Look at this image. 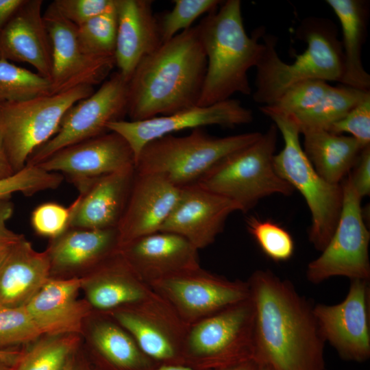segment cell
I'll list each match as a JSON object with an SVG mask.
<instances>
[{
    "label": "cell",
    "mask_w": 370,
    "mask_h": 370,
    "mask_svg": "<svg viewBox=\"0 0 370 370\" xmlns=\"http://www.w3.org/2000/svg\"><path fill=\"white\" fill-rule=\"evenodd\" d=\"M245 223L248 232L269 258L280 262L293 256L295 243L286 229L270 220H262L253 215L246 219Z\"/></svg>",
    "instance_id": "cell-35"
},
{
    "label": "cell",
    "mask_w": 370,
    "mask_h": 370,
    "mask_svg": "<svg viewBox=\"0 0 370 370\" xmlns=\"http://www.w3.org/2000/svg\"><path fill=\"white\" fill-rule=\"evenodd\" d=\"M119 253L145 283L199 267L198 249L182 236L157 232L122 245Z\"/></svg>",
    "instance_id": "cell-21"
},
{
    "label": "cell",
    "mask_w": 370,
    "mask_h": 370,
    "mask_svg": "<svg viewBox=\"0 0 370 370\" xmlns=\"http://www.w3.org/2000/svg\"><path fill=\"white\" fill-rule=\"evenodd\" d=\"M341 184L343 205L335 230L319 256L307 266L306 279L314 284L336 276L370 279V232L364 220L362 198L348 175Z\"/></svg>",
    "instance_id": "cell-10"
},
{
    "label": "cell",
    "mask_w": 370,
    "mask_h": 370,
    "mask_svg": "<svg viewBox=\"0 0 370 370\" xmlns=\"http://www.w3.org/2000/svg\"><path fill=\"white\" fill-rule=\"evenodd\" d=\"M302 134L306 156L317 173L332 184L343 182L366 147L350 136L328 130H312Z\"/></svg>",
    "instance_id": "cell-30"
},
{
    "label": "cell",
    "mask_w": 370,
    "mask_h": 370,
    "mask_svg": "<svg viewBox=\"0 0 370 370\" xmlns=\"http://www.w3.org/2000/svg\"><path fill=\"white\" fill-rule=\"evenodd\" d=\"M262 133L212 136L202 128L185 136L168 134L147 143L135 162L138 174H158L182 188L196 184L226 156L258 140Z\"/></svg>",
    "instance_id": "cell-6"
},
{
    "label": "cell",
    "mask_w": 370,
    "mask_h": 370,
    "mask_svg": "<svg viewBox=\"0 0 370 370\" xmlns=\"http://www.w3.org/2000/svg\"><path fill=\"white\" fill-rule=\"evenodd\" d=\"M369 280H352L345 298L334 305L317 304L312 311L325 343L347 361L370 358Z\"/></svg>",
    "instance_id": "cell-14"
},
{
    "label": "cell",
    "mask_w": 370,
    "mask_h": 370,
    "mask_svg": "<svg viewBox=\"0 0 370 370\" xmlns=\"http://www.w3.org/2000/svg\"><path fill=\"white\" fill-rule=\"evenodd\" d=\"M82 337L88 357L99 370H155L159 366L106 313L93 310L84 323Z\"/></svg>",
    "instance_id": "cell-22"
},
{
    "label": "cell",
    "mask_w": 370,
    "mask_h": 370,
    "mask_svg": "<svg viewBox=\"0 0 370 370\" xmlns=\"http://www.w3.org/2000/svg\"><path fill=\"white\" fill-rule=\"evenodd\" d=\"M117 33L114 52L118 72L129 81L138 64L162 44L152 1L115 0Z\"/></svg>",
    "instance_id": "cell-27"
},
{
    "label": "cell",
    "mask_w": 370,
    "mask_h": 370,
    "mask_svg": "<svg viewBox=\"0 0 370 370\" xmlns=\"http://www.w3.org/2000/svg\"><path fill=\"white\" fill-rule=\"evenodd\" d=\"M207 58L196 26L163 42L137 66L128 81L130 121L169 115L197 106Z\"/></svg>",
    "instance_id": "cell-2"
},
{
    "label": "cell",
    "mask_w": 370,
    "mask_h": 370,
    "mask_svg": "<svg viewBox=\"0 0 370 370\" xmlns=\"http://www.w3.org/2000/svg\"><path fill=\"white\" fill-rule=\"evenodd\" d=\"M278 134L273 123L255 142L221 159L196 184L232 201L242 212L272 195H291L293 188L273 165Z\"/></svg>",
    "instance_id": "cell-5"
},
{
    "label": "cell",
    "mask_w": 370,
    "mask_h": 370,
    "mask_svg": "<svg viewBox=\"0 0 370 370\" xmlns=\"http://www.w3.org/2000/svg\"><path fill=\"white\" fill-rule=\"evenodd\" d=\"M348 177L360 197L370 194V145L365 147Z\"/></svg>",
    "instance_id": "cell-44"
},
{
    "label": "cell",
    "mask_w": 370,
    "mask_h": 370,
    "mask_svg": "<svg viewBox=\"0 0 370 370\" xmlns=\"http://www.w3.org/2000/svg\"><path fill=\"white\" fill-rule=\"evenodd\" d=\"M14 173L0 134V180L6 179Z\"/></svg>",
    "instance_id": "cell-47"
},
{
    "label": "cell",
    "mask_w": 370,
    "mask_h": 370,
    "mask_svg": "<svg viewBox=\"0 0 370 370\" xmlns=\"http://www.w3.org/2000/svg\"><path fill=\"white\" fill-rule=\"evenodd\" d=\"M135 166L93 180L73 202L71 228H117L135 177Z\"/></svg>",
    "instance_id": "cell-25"
},
{
    "label": "cell",
    "mask_w": 370,
    "mask_h": 370,
    "mask_svg": "<svg viewBox=\"0 0 370 370\" xmlns=\"http://www.w3.org/2000/svg\"><path fill=\"white\" fill-rule=\"evenodd\" d=\"M53 3L62 16L79 26L109 10L114 0H55Z\"/></svg>",
    "instance_id": "cell-42"
},
{
    "label": "cell",
    "mask_w": 370,
    "mask_h": 370,
    "mask_svg": "<svg viewBox=\"0 0 370 370\" xmlns=\"http://www.w3.org/2000/svg\"><path fill=\"white\" fill-rule=\"evenodd\" d=\"M340 22L344 71L340 84L369 91L370 75L362 61V49L365 41L368 8L361 0H327Z\"/></svg>",
    "instance_id": "cell-29"
},
{
    "label": "cell",
    "mask_w": 370,
    "mask_h": 370,
    "mask_svg": "<svg viewBox=\"0 0 370 370\" xmlns=\"http://www.w3.org/2000/svg\"><path fill=\"white\" fill-rule=\"evenodd\" d=\"M36 165L66 176L81 191L98 177L135 166V156L121 135L108 132L59 149Z\"/></svg>",
    "instance_id": "cell-17"
},
{
    "label": "cell",
    "mask_w": 370,
    "mask_h": 370,
    "mask_svg": "<svg viewBox=\"0 0 370 370\" xmlns=\"http://www.w3.org/2000/svg\"><path fill=\"white\" fill-rule=\"evenodd\" d=\"M180 193V188L162 175L136 173L117 227L120 247L139 237L159 232L174 208Z\"/></svg>",
    "instance_id": "cell-20"
},
{
    "label": "cell",
    "mask_w": 370,
    "mask_h": 370,
    "mask_svg": "<svg viewBox=\"0 0 370 370\" xmlns=\"http://www.w3.org/2000/svg\"><path fill=\"white\" fill-rule=\"evenodd\" d=\"M23 351L22 349L0 351V358H2L12 364H14Z\"/></svg>",
    "instance_id": "cell-49"
},
{
    "label": "cell",
    "mask_w": 370,
    "mask_h": 370,
    "mask_svg": "<svg viewBox=\"0 0 370 370\" xmlns=\"http://www.w3.org/2000/svg\"><path fill=\"white\" fill-rule=\"evenodd\" d=\"M82 343L79 334L42 335L23 349L12 370H62Z\"/></svg>",
    "instance_id": "cell-32"
},
{
    "label": "cell",
    "mask_w": 370,
    "mask_h": 370,
    "mask_svg": "<svg viewBox=\"0 0 370 370\" xmlns=\"http://www.w3.org/2000/svg\"><path fill=\"white\" fill-rule=\"evenodd\" d=\"M49 278L46 250H35L25 237L0 266V306H25Z\"/></svg>",
    "instance_id": "cell-28"
},
{
    "label": "cell",
    "mask_w": 370,
    "mask_h": 370,
    "mask_svg": "<svg viewBox=\"0 0 370 370\" xmlns=\"http://www.w3.org/2000/svg\"><path fill=\"white\" fill-rule=\"evenodd\" d=\"M24 0H0V32Z\"/></svg>",
    "instance_id": "cell-46"
},
{
    "label": "cell",
    "mask_w": 370,
    "mask_h": 370,
    "mask_svg": "<svg viewBox=\"0 0 370 370\" xmlns=\"http://www.w3.org/2000/svg\"><path fill=\"white\" fill-rule=\"evenodd\" d=\"M369 96L370 91L341 84L331 86L323 97L312 108L295 115L285 116L293 120L300 134L312 130H328L334 123L342 119Z\"/></svg>",
    "instance_id": "cell-31"
},
{
    "label": "cell",
    "mask_w": 370,
    "mask_h": 370,
    "mask_svg": "<svg viewBox=\"0 0 370 370\" xmlns=\"http://www.w3.org/2000/svg\"><path fill=\"white\" fill-rule=\"evenodd\" d=\"M254 312V360L274 370H325L313 306L292 282L258 269L247 280Z\"/></svg>",
    "instance_id": "cell-1"
},
{
    "label": "cell",
    "mask_w": 370,
    "mask_h": 370,
    "mask_svg": "<svg viewBox=\"0 0 370 370\" xmlns=\"http://www.w3.org/2000/svg\"><path fill=\"white\" fill-rule=\"evenodd\" d=\"M77 27L79 45L86 54L114 58L117 33L115 0L109 10Z\"/></svg>",
    "instance_id": "cell-34"
},
{
    "label": "cell",
    "mask_w": 370,
    "mask_h": 370,
    "mask_svg": "<svg viewBox=\"0 0 370 370\" xmlns=\"http://www.w3.org/2000/svg\"><path fill=\"white\" fill-rule=\"evenodd\" d=\"M155 370H195L187 366L180 365H161Z\"/></svg>",
    "instance_id": "cell-50"
},
{
    "label": "cell",
    "mask_w": 370,
    "mask_h": 370,
    "mask_svg": "<svg viewBox=\"0 0 370 370\" xmlns=\"http://www.w3.org/2000/svg\"><path fill=\"white\" fill-rule=\"evenodd\" d=\"M296 36L307 45L303 53L288 64L278 56L277 38L264 34V51L256 68L252 97L262 106L273 103L291 86L308 80L341 82L344 71L341 42L336 25L321 17L304 18Z\"/></svg>",
    "instance_id": "cell-4"
},
{
    "label": "cell",
    "mask_w": 370,
    "mask_h": 370,
    "mask_svg": "<svg viewBox=\"0 0 370 370\" xmlns=\"http://www.w3.org/2000/svg\"><path fill=\"white\" fill-rule=\"evenodd\" d=\"M63 180L60 173L45 171L37 165H25L10 177L0 180V198L11 197L14 193L32 196L40 191L53 190Z\"/></svg>",
    "instance_id": "cell-39"
},
{
    "label": "cell",
    "mask_w": 370,
    "mask_h": 370,
    "mask_svg": "<svg viewBox=\"0 0 370 370\" xmlns=\"http://www.w3.org/2000/svg\"><path fill=\"white\" fill-rule=\"evenodd\" d=\"M260 370H274L271 367L265 365H260Z\"/></svg>",
    "instance_id": "cell-52"
},
{
    "label": "cell",
    "mask_w": 370,
    "mask_h": 370,
    "mask_svg": "<svg viewBox=\"0 0 370 370\" xmlns=\"http://www.w3.org/2000/svg\"><path fill=\"white\" fill-rule=\"evenodd\" d=\"M62 370H99L89 359L82 345L75 351Z\"/></svg>",
    "instance_id": "cell-45"
},
{
    "label": "cell",
    "mask_w": 370,
    "mask_h": 370,
    "mask_svg": "<svg viewBox=\"0 0 370 370\" xmlns=\"http://www.w3.org/2000/svg\"><path fill=\"white\" fill-rule=\"evenodd\" d=\"M214 370H260V366L255 360L249 359Z\"/></svg>",
    "instance_id": "cell-48"
},
{
    "label": "cell",
    "mask_w": 370,
    "mask_h": 370,
    "mask_svg": "<svg viewBox=\"0 0 370 370\" xmlns=\"http://www.w3.org/2000/svg\"><path fill=\"white\" fill-rule=\"evenodd\" d=\"M173 9L157 18L162 43L191 27L201 15L217 10L221 4L219 0H175Z\"/></svg>",
    "instance_id": "cell-38"
},
{
    "label": "cell",
    "mask_w": 370,
    "mask_h": 370,
    "mask_svg": "<svg viewBox=\"0 0 370 370\" xmlns=\"http://www.w3.org/2000/svg\"><path fill=\"white\" fill-rule=\"evenodd\" d=\"M80 278H49L25 306L42 335L79 334L94 310L79 298Z\"/></svg>",
    "instance_id": "cell-23"
},
{
    "label": "cell",
    "mask_w": 370,
    "mask_h": 370,
    "mask_svg": "<svg viewBox=\"0 0 370 370\" xmlns=\"http://www.w3.org/2000/svg\"><path fill=\"white\" fill-rule=\"evenodd\" d=\"M334 134L347 133L363 147L370 145V96L354 107L328 130Z\"/></svg>",
    "instance_id": "cell-41"
},
{
    "label": "cell",
    "mask_w": 370,
    "mask_h": 370,
    "mask_svg": "<svg viewBox=\"0 0 370 370\" xmlns=\"http://www.w3.org/2000/svg\"><path fill=\"white\" fill-rule=\"evenodd\" d=\"M80 280L84 299L94 310L101 312L143 302L156 294L119 251Z\"/></svg>",
    "instance_id": "cell-26"
},
{
    "label": "cell",
    "mask_w": 370,
    "mask_h": 370,
    "mask_svg": "<svg viewBox=\"0 0 370 370\" xmlns=\"http://www.w3.org/2000/svg\"><path fill=\"white\" fill-rule=\"evenodd\" d=\"M127 96L128 82L114 73L66 111L56 133L32 153L26 165H36L59 149L108 132V123L127 114Z\"/></svg>",
    "instance_id": "cell-11"
},
{
    "label": "cell",
    "mask_w": 370,
    "mask_h": 370,
    "mask_svg": "<svg viewBox=\"0 0 370 370\" xmlns=\"http://www.w3.org/2000/svg\"><path fill=\"white\" fill-rule=\"evenodd\" d=\"M72 212V204L66 208L55 202H46L33 210L31 224L37 234L53 239L70 228Z\"/></svg>",
    "instance_id": "cell-40"
},
{
    "label": "cell",
    "mask_w": 370,
    "mask_h": 370,
    "mask_svg": "<svg viewBox=\"0 0 370 370\" xmlns=\"http://www.w3.org/2000/svg\"><path fill=\"white\" fill-rule=\"evenodd\" d=\"M13 365L14 364L0 358V370H12Z\"/></svg>",
    "instance_id": "cell-51"
},
{
    "label": "cell",
    "mask_w": 370,
    "mask_h": 370,
    "mask_svg": "<svg viewBox=\"0 0 370 370\" xmlns=\"http://www.w3.org/2000/svg\"><path fill=\"white\" fill-rule=\"evenodd\" d=\"M253 112L241 101L229 99L207 106H195L175 113L141 121L119 120L108 124V132L121 135L130 145L136 160L149 142L173 132L208 125L234 127L250 123Z\"/></svg>",
    "instance_id": "cell-16"
},
{
    "label": "cell",
    "mask_w": 370,
    "mask_h": 370,
    "mask_svg": "<svg viewBox=\"0 0 370 370\" xmlns=\"http://www.w3.org/2000/svg\"><path fill=\"white\" fill-rule=\"evenodd\" d=\"M117 228L90 230L70 227L51 239L45 249L50 278H81L119 252Z\"/></svg>",
    "instance_id": "cell-19"
},
{
    "label": "cell",
    "mask_w": 370,
    "mask_h": 370,
    "mask_svg": "<svg viewBox=\"0 0 370 370\" xmlns=\"http://www.w3.org/2000/svg\"><path fill=\"white\" fill-rule=\"evenodd\" d=\"M280 132L284 147L273 158L278 174L304 197L311 215L308 240L321 251L330 241L341 212V183L332 184L315 171L301 147L300 132L288 116L267 113Z\"/></svg>",
    "instance_id": "cell-7"
},
{
    "label": "cell",
    "mask_w": 370,
    "mask_h": 370,
    "mask_svg": "<svg viewBox=\"0 0 370 370\" xmlns=\"http://www.w3.org/2000/svg\"><path fill=\"white\" fill-rule=\"evenodd\" d=\"M94 92L81 86L52 95L0 103V134L15 173L32 153L56 133L66 111Z\"/></svg>",
    "instance_id": "cell-9"
},
{
    "label": "cell",
    "mask_w": 370,
    "mask_h": 370,
    "mask_svg": "<svg viewBox=\"0 0 370 370\" xmlns=\"http://www.w3.org/2000/svg\"><path fill=\"white\" fill-rule=\"evenodd\" d=\"M51 95L48 79L0 58V103Z\"/></svg>",
    "instance_id": "cell-33"
},
{
    "label": "cell",
    "mask_w": 370,
    "mask_h": 370,
    "mask_svg": "<svg viewBox=\"0 0 370 370\" xmlns=\"http://www.w3.org/2000/svg\"><path fill=\"white\" fill-rule=\"evenodd\" d=\"M149 286L187 325L249 297L247 281L230 280L200 267L160 279Z\"/></svg>",
    "instance_id": "cell-12"
},
{
    "label": "cell",
    "mask_w": 370,
    "mask_h": 370,
    "mask_svg": "<svg viewBox=\"0 0 370 370\" xmlns=\"http://www.w3.org/2000/svg\"><path fill=\"white\" fill-rule=\"evenodd\" d=\"M43 18L52 45L51 94L103 83L115 66L114 58L86 54L78 41L77 27L62 16L53 2Z\"/></svg>",
    "instance_id": "cell-15"
},
{
    "label": "cell",
    "mask_w": 370,
    "mask_h": 370,
    "mask_svg": "<svg viewBox=\"0 0 370 370\" xmlns=\"http://www.w3.org/2000/svg\"><path fill=\"white\" fill-rule=\"evenodd\" d=\"M239 211L232 201L197 184L180 188L178 199L159 232H171L198 250L214 243L229 216Z\"/></svg>",
    "instance_id": "cell-18"
},
{
    "label": "cell",
    "mask_w": 370,
    "mask_h": 370,
    "mask_svg": "<svg viewBox=\"0 0 370 370\" xmlns=\"http://www.w3.org/2000/svg\"><path fill=\"white\" fill-rule=\"evenodd\" d=\"M327 82L313 79L298 83L285 90L272 104L261 106L262 114L293 116L314 107L330 88Z\"/></svg>",
    "instance_id": "cell-37"
},
{
    "label": "cell",
    "mask_w": 370,
    "mask_h": 370,
    "mask_svg": "<svg viewBox=\"0 0 370 370\" xmlns=\"http://www.w3.org/2000/svg\"><path fill=\"white\" fill-rule=\"evenodd\" d=\"M42 0H24L0 32V58L32 65L49 80L52 45Z\"/></svg>",
    "instance_id": "cell-24"
},
{
    "label": "cell",
    "mask_w": 370,
    "mask_h": 370,
    "mask_svg": "<svg viewBox=\"0 0 370 370\" xmlns=\"http://www.w3.org/2000/svg\"><path fill=\"white\" fill-rule=\"evenodd\" d=\"M14 212L11 197L0 198V266L11 250L25 236L8 228L7 221Z\"/></svg>",
    "instance_id": "cell-43"
},
{
    "label": "cell",
    "mask_w": 370,
    "mask_h": 370,
    "mask_svg": "<svg viewBox=\"0 0 370 370\" xmlns=\"http://www.w3.org/2000/svg\"><path fill=\"white\" fill-rule=\"evenodd\" d=\"M207 58V68L198 106L227 99L235 93H251L248 71L256 67L264 51L260 40L263 27L249 36L244 27L241 1L227 0L196 25Z\"/></svg>",
    "instance_id": "cell-3"
},
{
    "label": "cell",
    "mask_w": 370,
    "mask_h": 370,
    "mask_svg": "<svg viewBox=\"0 0 370 370\" xmlns=\"http://www.w3.org/2000/svg\"><path fill=\"white\" fill-rule=\"evenodd\" d=\"M254 317L249 297L188 325L183 365L214 370L254 359Z\"/></svg>",
    "instance_id": "cell-8"
},
{
    "label": "cell",
    "mask_w": 370,
    "mask_h": 370,
    "mask_svg": "<svg viewBox=\"0 0 370 370\" xmlns=\"http://www.w3.org/2000/svg\"><path fill=\"white\" fill-rule=\"evenodd\" d=\"M104 313L121 325L159 365H184L182 349L188 325L157 293L143 302Z\"/></svg>",
    "instance_id": "cell-13"
},
{
    "label": "cell",
    "mask_w": 370,
    "mask_h": 370,
    "mask_svg": "<svg viewBox=\"0 0 370 370\" xmlns=\"http://www.w3.org/2000/svg\"><path fill=\"white\" fill-rule=\"evenodd\" d=\"M42 336L25 306H0V351L22 349Z\"/></svg>",
    "instance_id": "cell-36"
}]
</instances>
